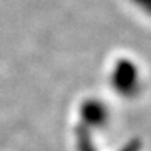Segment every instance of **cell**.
<instances>
[{
    "instance_id": "6da1fadb",
    "label": "cell",
    "mask_w": 151,
    "mask_h": 151,
    "mask_svg": "<svg viewBox=\"0 0 151 151\" xmlns=\"http://www.w3.org/2000/svg\"><path fill=\"white\" fill-rule=\"evenodd\" d=\"M113 83L116 90H119L120 93L131 94L139 83L137 70L133 65H117L113 74Z\"/></svg>"
}]
</instances>
